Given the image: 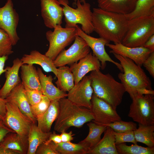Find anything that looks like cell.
Wrapping results in <instances>:
<instances>
[{"label": "cell", "instance_id": "1", "mask_svg": "<svg viewBox=\"0 0 154 154\" xmlns=\"http://www.w3.org/2000/svg\"><path fill=\"white\" fill-rule=\"evenodd\" d=\"M125 15L94 8L92 11L94 31L100 37L114 43H121L128 29Z\"/></svg>", "mask_w": 154, "mask_h": 154}, {"label": "cell", "instance_id": "2", "mask_svg": "<svg viewBox=\"0 0 154 154\" xmlns=\"http://www.w3.org/2000/svg\"><path fill=\"white\" fill-rule=\"evenodd\" d=\"M112 54L120 62L123 72H119L118 77L132 100L145 94L154 95L151 81L141 67L128 58Z\"/></svg>", "mask_w": 154, "mask_h": 154}, {"label": "cell", "instance_id": "3", "mask_svg": "<svg viewBox=\"0 0 154 154\" xmlns=\"http://www.w3.org/2000/svg\"><path fill=\"white\" fill-rule=\"evenodd\" d=\"M89 75L93 94L116 110L126 92L123 85L110 74H104L100 70L92 71Z\"/></svg>", "mask_w": 154, "mask_h": 154}, {"label": "cell", "instance_id": "4", "mask_svg": "<svg viewBox=\"0 0 154 154\" xmlns=\"http://www.w3.org/2000/svg\"><path fill=\"white\" fill-rule=\"evenodd\" d=\"M59 111L54 130L59 133L66 131L70 127L80 128L93 120L90 110L72 103L66 97L59 100Z\"/></svg>", "mask_w": 154, "mask_h": 154}, {"label": "cell", "instance_id": "5", "mask_svg": "<svg viewBox=\"0 0 154 154\" xmlns=\"http://www.w3.org/2000/svg\"><path fill=\"white\" fill-rule=\"evenodd\" d=\"M154 35V15L136 17L128 20V29L121 43L130 47H143Z\"/></svg>", "mask_w": 154, "mask_h": 154}, {"label": "cell", "instance_id": "6", "mask_svg": "<svg viewBox=\"0 0 154 154\" xmlns=\"http://www.w3.org/2000/svg\"><path fill=\"white\" fill-rule=\"evenodd\" d=\"M63 6V15L66 28L76 27L78 24L81 26V29L85 33L90 35L93 33L94 28L92 23V11L91 5L86 1L83 3L77 0L75 4L76 7L69 6L68 0H58Z\"/></svg>", "mask_w": 154, "mask_h": 154}, {"label": "cell", "instance_id": "7", "mask_svg": "<svg viewBox=\"0 0 154 154\" xmlns=\"http://www.w3.org/2000/svg\"><path fill=\"white\" fill-rule=\"evenodd\" d=\"M54 29L53 31L49 30L46 33L49 46L45 54L53 60L78 35L76 27L63 28L61 25H58Z\"/></svg>", "mask_w": 154, "mask_h": 154}, {"label": "cell", "instance_id": "8", "mask_svg": "<svg viewBox=\"0 0 154 154\" xmlns=\"http://www.w3.org/2000/svg\"><path fill=\"white\" fill-rule=\"evenodd\" d=\"M154 95L145 94L132 99L128 117L139 124L154 125Z\"/></svg>", "mask_w": 154, "mask_h": 154}, {"label": "cell", "instance_id": "9", "mask_svg": "<svg viewBox=\"0 0 154 154\" xmlns=\"http://www.w3.org/2000/svg\"><path fill=\"white\" fill-rule=\"evenodd\" d=\"M6 107V112L2 121L3 123L19 135L27 137L30 127L33 123L14 103L7 102Z\"/></svg>", "mask_w": 154, "mask_h": 154}, {"label": "cell", "instance_id": "10", "mask_svg": "<svg viewBox=\"0 0 154 154\" xmlns=\"http://www.w3.org/2000/svg\"><path fill=\"white\" fill-rule=\"evenodd\" d=\"M90 52V48L85 41L77 35L72 44L67 49L62 51L53 60L57 67L70 65L78 62Z\"/></svg>", "mask_w": 154, "mask_h": 154}, {"label": "cell", "instance_id": "11", "mask_svg": "<svg viewBox=\"0 0 154 154\" xmlns=\"http://www.w3.org/2000/svg\"><path fill=\"white\" fill-rule=\"evenodd\" d=\"M19 16L14 8L12 0H7L4 5L0 7V28L9 35L13 46L20 38L17 32Z\"/></svg>", "mask_w": 154, "mask_h": 154}, {"label": "cell", "instance_id": "12", "mask_svg": "<svg viewBox=\"0 0 154 154\" xmlns=\"http://www.w3.org/2000/svg\"><path fill=\"white\" fill-rule=\"evenodd\" d=\"M78 35L82 37L86 42L93 52V54L96 56L100 61L101 68L105 69L106 62H111L115 64L121 72H123L122 68L119 63L112 60L106 52L105 46L110 41L101 37L95 38L85 33L77 25L76 27Z\"/></svg>", "mask_w": 154, "mask_h": 154}, {"label": "cell", "instance_id": "13", "mask_svg": "<svg viewBox=\"0 0 154 154\" xmlns=\"http://www.w3.org/2000/svg\"><path fill=\"white\" fill-rule=\"evenodd\" d=\"M91 106L90 109L96 123L105 125L111 123L121 120L116 110L102 99L93 94Z\"/></svg>", "mask_w": 154, "mask_h": 154}, {"label": "cell", "instance_id": "14", "mask_svg": "<svg viewBox=\"0 0 154 154\" xmlns=\"http://www.w3.org/2000/svg\"><path fill=\"white\" fill-rule=\"evenodd\" d=\"M68 92L67 97L71 102L80 107L91 108L93 90L89 75L85 76Z\"/></svg>", "mask_w": 154, "mask_h": 154}, {"label": "cell", "instance_id": "15", "mask_svg": "<svg viewBox=\"0 0 154 154\" xmlns=\"http://www.w3.org/2000/svg\"><path fill=\"white\" fill-rule=\"evenodd\" d=\"M41 15L45 26L53 29L62 23L63 8L58 0H40Z\"/></svg>", "mask_w": 154, "mask_h": 154}, {"label": "cell", "instance_id": "16", "mask_svg": "<svg viewBox=\"0 0 154 154\" xmlns=\"http://www.w3.org/2000/svg\"><path fill=\"white\" fill-rule=\"evenodd\" d=\"M106 46L111 49L110 53H114L128 58L141 67L152 52L144 47H130L124 46L121 43L114 44L109 43Z\"/></svg>", "mask_w": 154, "mask_h": 154}, {"label": "cell", "instance_id": "17", "mask_svg": "<svg viewBox=\"0 0 154 154\" xmlns=\"http://www.w3.org/2000/svg\"><path fill=\"white\" fill-rule=\"evenodd\" d=\"M70 65V69L74 77V84L78 83L88 72L100 70V61L90 52L85 57Z\"/></svg>", "mask_w": 154, "mask_h": 154}, {"label": "cell", "instance_id": "18", "mask_svg": "<svg viewBox=\"0 0 154 154\" xmlns=\"http://www.w3.org/2000/svg\"><path fill=\"white\" fill-rule=\"evenodd\" d=\"M6 99L7 102H13L34 124L37 119L33 116L30 105L26 96L24 86L22 82L14 88Z\"/></svg>", "mask_w": 154, "mask_h": 154}, {"label": "cell", "instance_id": "19", "mask_svg": "<svg viewBox=\"0 0 154 154\" xmlns=\"http://www.w3.org/2000/svg\"><path fill=\"white\" fill-rule=\"evenodd\" d=\"M13 63L12 66L5 68L6 80L0 89V96L3 99H6L12 90L21 82L19 72L23 63L21 59L17 58L13 60Z\"/></svg>", "mask_w": 154, "mask_h": 154}, {"label": "cell", "instance_id": "20", "mask_svg": "<svg viewBox=\"0 0 154 154\" xmlns=\"http://www.w3.org/2000/svg\"><path fill=\"white\" fill-rule=\"evenodd\" d=\"M23 64H37L40 66L45 72H53L56 77L58 68L54 65L53 60L37 50H32L29 54H25L21 59Z\"/></svg>", "mask_w": 154, "mask_h": 154}, {"label": "cell", "instance_id": "21", "mask_svg": "<svg viewBox=\"0 0 154 154\" xmlns=\"http://www.w3.org/2000/svg\"><path fill=\"white\" fill-rule=\"evenodd\" d=\"M37 71L43 95L46 96L51 101H59L60 99L67 97V94L55 86L52 83L53 78L51 75L47 76L39 68Z\"/></svg>", "mask_w": 154, "mask_h": 154}, {"label": "cell", "instance_id": "22", "mask_svg": "<svg viewBox=\"0 0 154 154\" xmlns=\"http://www.w3.org/2000/svg\"><path fill=\"white\" fill-rule=\"evenodd\" d=\"M136 0H97L98 8L106 11L128 14L133 10Z\"/></svg>", "mask_w": 154, "mask_h": 154}, {"label": "cell", "instance_id": "23", "mask_svg": "<svg viewBox=\"0 0 154 154\" xmlns=\"http://www.w3.org/2000/svg\"><path fill=\"white\" fill-rule=\"evenodd\" d=\"M114 132L110 127L107 126L104 132L102 138L88 151V154H118L116 147Z\"/></svg>", "mask_w": 154, "mask_h": 154}, {"label": "cell", "instance_id": "24", "mask_svg": "<svg viewBox=\"0 0 154 154\" xmlns=\"http://www.w3.org/2000/svg\"><path fill=\"white\" fill-rule=\"evenodd\" d=\"M20 68L22 82L24 87L31 90H41L37 70L33 65L23 64Z\"/></svg>", "mask_w": 154, "mask_h": 154}, {"label": "cell", "instance_id": "25", "mask_svg": "<svg viewBox=\"0 0 154 154\" xmlns=\"http://www.w3.org/2000/svg\"><path fill=\"white\" fill-rule=\"evenodd\" d=\"M59 111V101H51L46 112L37 119L38 128L44 132H50L52 123L58 117Z\"/></svg>", "mask_w": 154, "mask_h": 154}, {"label": "cell", "instance_id": "26", "mask_svg": "<svg viewBox=\"0 0 154 154\" xmlns=\"http://www.w3.org/2000/svg\"><path fill=\"white\" fill-rule=\"evenodd\" d=\"M0 145L19 154H27L29 145L28 137L21 136L15 132L6 135Z\"/></svg>", "mask_w": 154, "mask_h": 154}, {"label": "cell", "instance_id": "27", "mask_svg": "<svg viewBox=\"0 0 154 154\" xmlns=\"http://www.w3.org/2000/svg\"><path fill=\"white\" fill-rule=\"evenodd\" d=\"M51 132H43L35 124L33 123L27 136L29 145L27 154H35L38 147L48 139Z\"/></svg>", "mask_w": 154, "mask_h": 154}, {"label": "cell", "instance_id": "28", "mask_svg": "<svg viewBox=\"0 0 154 154\" xmlns=\"http://www.w3.org/2000/svg\"><path fill=\"white\" fill-rule=\"evenodd\" d=\"M55 82L57 87L61 91L68 92L74 85V77L70 68L67 66L58 67Z\"/></svg>", "mask_w": 154, "mask_h": 154}, {"label": "cell", "instance_id": "29", "mask_svg": "<svg viewBox=\"0 0 154 154\" xmlns=\"http://www.w3.org/2000/svg\"><path fill=\"white\" fill-rule=\"evenodd\" d=\"M87 125L89 130L88 135L80 142L87 145L90 150L95 147L101 140V135L107 129V126L98 125L92 121L88 123Z\"/></svg>", "mask_w": 154, "mask_h": 154}, {"label": "cell", "instance_id": "30", "mask_svg": "<svg viewBox=\"0 0 154 154\" xmlns=\"http://www.w3.org/2000/svg\"><path fill=\"white\" fill-rule=\"evenodd\" d=\"M139 124L138 127L134 131L136 141L142 143L148 147H154V125Z\"/></svg>", "mask_w": 154, "mask_h": 154}, {"label": "cell", "instance_id": "31", "mask_svg": "<svg viewBox=\"0 0 154 154\" xmlns=\"http://www.w3.org/2000/svg\"><path fill=\"white\" fill-rule=\"evenodd\" d=\"M125 15L128 20L154 15V0H136L133 11Z\"/></svg>", "mask_w": 154, "mask_h": 154}, {"label": "cell", "instance_id": "32", "mask_svg": "<svg viewBox=\"0 0 154 154\" xmlns=\"http://www.w3.org/2000/svg\"><path fill=\"white\" fill-rule=\"evenodd\" d=\"M56 146L60 154H88L90 150L87 145L80 142L78 143L62 142L56 143Z\"/></svg>", "mask_w": 154, "mask_h": 154}, {"label": "cell", "instance_id": "33", "mask_svg": "<svg viewBox=\"0 0 154 154\" xmlns=\"http://www.w3.org/2000/svg\"><path fill=\"white\" fill-rule=\"evenodd\" d=\"M116 146L118 154H154V147H144L135 144L128 146L124 143Z\"/></svg>", "mask_w": 154, "mask_h": 154}, {"label": "cell", "instance_id": "34", "mask_svg": "<svg viewBox=\"0 0 154 154\" xmlns=\"http://www.w3.org/2000/svg\"><path fill=\"white\" fill-rule=\"evenodd\" d=\"M13 46L8 34L0 28V56H8L12 54Z\"/></svg>", "mask_w": 154, "mask_h": 154}, {"label": "cell", "instance_id": "35", "mask_svg": "<svg viewBox=\"0 0 154 154\" xmlns=\"http://www.w3.org/2000/svg\"><path fill=\"white\" fill-rule=\"evenodd\" d=\"M105 125L110 127L114 131L122 133L128 131H135L137 125L132 121H125L121 120L111 123Z\"/></svg>", "mask_w": 154, "mask_h": 154}, {"label": "cell", "instance_id": "36", "mask_svg": "<svg viewBox=\"0 0 154 154\" xmlns=\"http://www.w3.org/2000/svg\"><path fill=\"white\" fill-rule=\"evenodd\" d=\"M51 101L46 96L43 95L40 102L37 104L31 106L32 113L37 119L42 115L47 110Z\"/></svg>", "mask_w": 154, "mask_h": 154}, {"label": "cell", "instance_id": "37", "mask_svg": "<svg viewBox=\"0 0 154 154\" xmlns=\"http://www.w3.org/2000/svg\"><path fill=\"white\" fill-rule=\"evenodd\" d=\"M116 145L125 142H131L137 144L134 135V131H128L122 133H117L114 131Z\"/></svg>", "mask_w": 154, "mask_h": 154}, {"label": "cell", "instance_id": "38", "mask_svg": "<svg viewBox=\"0 0 154 154\" xmlns=\"http://www.w3.org/2000/svg\"><path fill=\"white\" fill-rule=\"evenodd\" d=\"M25 92L31 106L35 105L41 100L43 94L41 90H31L25 88Z\"/></svg>", "mask_w": 154, "mask_h": 154}, {"label": "cell", "instance_id": "39", "mask_svg": "<svg viewBox=\"0 0 154 154\" xmlns=\"http://www.w3.org/2000/svg\"><path fill=\"white\" fill-rule=\"evenodd\" d=\"M35 154H60L56 148V143L52 141L44 142L37 148Z\"/></svg>", "mask_w": 154, "mask_h": 154}, {"label": "cell", "instance_id": "40", "mask_svg": "<svg viewBox=\"0 0 154 154\" xmlns=\"http://www.w3.org/2000/svg\"><path fill=\"white\" fill-rule=\"evenodd\" d=\"M143 65L153 78H154V52L151 53L143 62Z\"/></svg>", "mask_w": 154, "mask_h": 154}, {"label": "cell", "instance_id": "41", "mask_svg": "<svg viewBox=\"0 0 154 154\" xmlns=\"http://www.w3.org/2000/svg\"><path fill=\"white\" fill-rule=\"evenodd\" d=\"M13 132H15L13 131L6 126L2 121H0V143L7 135Z\"/></svg>", "mask_w": 154, "mask_h": 154}, {"label": "cell", "instance_id": "42", "mask_svg": "<svg viewBox=\"0 0 154 154\" xmlns=\"http://www.w3.org/2000/svg\"><path fill=\"white\" fill-rule=\"evenodd\" d=\"M7 102L6 99L3 98L0 96V121H3L6 115Z\"/></svg>", "mask_w": 154, "mask_h": 154}, {"label": "cell", "instance_id": "43", "mask_svg": "<svg viewBox=\"0 0 154 154\" xmlns=\"http://www.w3.org/2000/svg\"><path fill=\"white\" fill-rule=\"evenodd\" d=\"M52 141L55 143H58L62 142L60 135L56 134L55 132H51L48 139L45 142L48 143Z\"/></svg>", "mask_w": 154, "mask_h": 154}, {"label": "cell", "instance_id": "44", "mask_svg": "<svg viewBox=\"0 0 154 154\" xmlns=\"http://www.w3.org/2000/svg\"><path fill=\"white\" fill-rule=\"evenodd\" d=\"M60 135L62 142H68L73 140L74 137L73 136L74 134L73 133L72 131H70L69 133H66V131L63 132L61 133Z\"/></svg>", "mask_w": 154, "mask_h": 154}, {"label": "cell", "instance_id": "45", "mask_svg": "<svg viewBox=\"0 0 154 154\" xmlns=\"http://www.w3.org/2000/svg\"><path fill=\"white\" fill-rule=\"evenodd\" d=\"M143 47L149 49L152 52H154V35H152L148 39Z\"/></svg>", "mask_w": 154, "mask_h": 154}, {"label": "cell", "instance_id": "46", "mask_svg": "<svg viewBox=\"0 0 154 154\" xmlns=\"http://www.w3.org/2000/svg\"><path fill=\"white\" fill-rule=\"evenodd\" d=\"M8 56H0V76L3 73H5L6 71L5 68L4 67L5 63L8 59ZM1 85H0V88Z\"/></svg>", "mask_w": 154, "mask_h": 154}, {"label": "cell", "instance_id": "47", "mask_svg": "<svg viewBox=\"0 0 154 154\" xmlns=\"http://www.w3.org/2000/svg\"><path fill=\"white\" fill-rule=\"evenodd\" d=\"M0 154H19L12 150L6 148L0 145Z\"/></svg>", "mask_w": 154, "mask_h": 154}, {"label": "cell", "instance_id": "48", "mask_svg": "<svg viewBox=\"0 0 154 154\" xmlns=\"http://www.w3.org/2000/svg\"><path fill=\"white\" fill-rule=\"evenodd\" d=\"M74 2L75 3V4L76 2L77 1V0H73ZM80 2L81 3H83L84 2V1H85V0H79Z\"/></svg>", "mask_w": 154, "mask_h": 154}]
</instances>
